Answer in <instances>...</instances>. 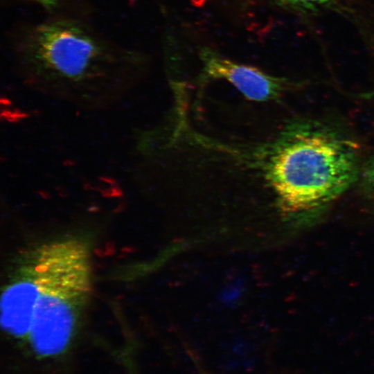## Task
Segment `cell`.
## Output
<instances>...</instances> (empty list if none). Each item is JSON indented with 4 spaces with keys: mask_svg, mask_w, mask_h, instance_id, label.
Returning <instances> with one entry per match:
<instances>
[{
    "mask_svg": "<svg viewBox=\"0 0 374 374\" xmlns=\"http://www.w3.org/2000/svg\"><path fill=\"white\" fill-rule=\"evenodd\" d=\"M359 97L365 100H374V90L363 93H359Z\"/></svg>",
    "mask_w": 374,
    "mask_h": 374,
    "instance_id": "obj_9",
    "label": "cell"
},
{
    "mask_svg": "<svg viewBox=\"0 0 374 374\" xmlns=\"http://www.w3.org/2000/svg\"><path fill=\"white\" fill-rule=\"evenodd\" d=\"M39 2L46 8H51L55 6L57 0H33Z\"/></svg>",
    "mask_w": 374,
    "mask_h": 374,
    "instance_id": "obj_8",
    "label": "cell"
},
{
    "mask_svg": "<svg viewBox=\"0 0 374 374\" xmlns=\"http://www.w3.org/2000/svg\"><path fill=\"white\" fill-rule=\"evenodd\" d=\"M200 59L207 75L227 80L249 100H276L299 85L287 78L273 76L256 67L235 62L210 48L201 51Z\"/></svg>",
    "mask_w": 374,
    "mask_h": 374,
    "instance_id": "obj_5",
    "label": "cell"
},
{
    "mask_svg": "<svg viewBox=\"0 0 374 374\" xmlns=\"http://www.w3.org/2000/svg\"><path fill=\"white\" fill-rule=\"evenodd\" d=\"M202 374H210V373H206V372H204V373H202Z\"/></svg>",
    "mask_w": 374,
    "mask_h": 374,
    "instance_id": "obj_10",
    "label": "cell"
},
{
    "mask_svg": "<svg viewBox=\"0 0 374 374\" xmlns=\"http://www.w3.org/2000/svg\"><path fill=\"white\" fill-rule=\"evenodd\" d=\"M17 61L29 89L87 111L116 105L135 80L134 57L115 53L70 20L33 28L20 45Z\"/></svg>",
    "mask_w": 374,
    "mask_h": 374,
    "instance_id": "obj_1",
    "label": "cell"
},
{
    "mask_svg": "<svg viewBox=\"0 0 374 374\" xmlns=\"http://www.w3.org/2000/svg\"><path fill=\"white\" fill-rule=\"evenodd\" d=\"M360 160L359 145L344 130L302 118L285 125L269 145L263 169L280 209L310 222L357 182Z\"/></svg>",
    "mask_w": 374,
    "mask_h": 374,
    "instance_id": "obj_2",
    "label": "cell"
},
{
    "mask_svg": "<svg viewBox=\"0 0 374 374\" xmlns=\"http://www.w3.org/2000/svg\"><path fill=\"white\" fill-rule=\"evenodd\" d=\"M39 246L25 254L8 276L1 298V325L10 337L28 338L42 273Z\"/></svg>",
    "mask_w": 374,
    "mask_h": 374,
    "instance_id": "obj_4",
    "label": "cell"
},
{
    "mask_svg": "<svg viewBox=\"0 0 374 374\" xmlns=\"http://www.w3.org/2000/svg\"><path fill=\"white\" fill-rule=\"evenodd\" d=\"M359 178L366 193L374 199V153L362 166Z\"/></svg>",
    "mask_w": 374,
    "mask_h": 374,
    "instance_id": "obj_7",
    "label": "cell"
},
{
    "mask_svg": "<svg viewBox=\"0 0 374 374\" xmlns=\"http://www.w3.org/2000/svg\"><path fill=\"white\" fill-rule=\"evenodd\" d=\"M276 3L300 12H316L332 4L334 0H271Z\"/></svg>",
    "mask_w": 374,
    "mask_h": 374,
    "instance_id": "obj_6",
    "label": "cell"
},
{
    "mask_svg": "<svg viewBox=\"0 0 374 374\" xmlns=\"http://www.w3.org/2000/svg\"><path fill=\"white\" fill-rule=\"evenodd\" d=\"M42 260L40 291L28 339L40 358L64 353L91 297L93 269L87 244L64 238L39 245Z\"/></svg>",
    "mask_w": 374,
    "mask_h": 374,
    "instance_id": "obj_3",
    "label": "cell"
}]
</instances>
